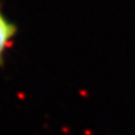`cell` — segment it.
Returning a JSON list of instances; mask_svg holds the SVG:
<instances>
[{"label": "cell", "instance_id": "1", "mask_svg": "<svg viewBox=\"0 0 135 135\" xmlns=\"http://www.w3.org/2000/svg\"><path fill=\"white\" fill-rule=\"evenodd\" d=\"M17 32V25L0 10V68L5 64L6 53L14 43Z\"/></svg>", "mask_w": 135, "mask_h": 135}]
</instances>
